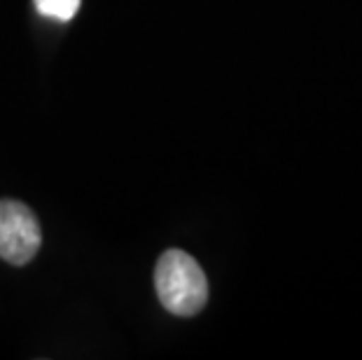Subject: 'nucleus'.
I'll use <instances>...</instances> for the list:
<instances>
[{"mask_svg":"<svg viewBox=\"0 0 362 360\" xmlns=\"http://www.w3.org/2000/svg\"><path fill=\"white\" fill-rule=\"evenodd\" d=\"M159 302L175 316H194L208 302V281L189 252L171 248L159 257L155 269Z\"/></svg>","mask_w":362,"mask_h":360,"instance_id":"1","label":"nucleus"},{"mask_svg":"<svg viewBox=\"0 0 362 360\" xmlns=\"http://www.w3.org/2000/svg\"><path fill=\"white\" fill-rule=\"evenodd\" d=\"M42 232L26 204L0 199V257L10 265H26L40 250Z\"/></svg>","mask_w":362,"mask_h":360,"instance_id":"2","label":"nucleus"},{"mask_svg":"<svg viewBox=\"0 0 362 360\" xmlns=\"http://www.w3.org/2000/svg\"><path fill=\"white\" fill-rule=\"evenodd\" d=\"M35 10L42 17L57 19V21H71L78 14L82 0H33Z\"/></svg>","mask_w":362,"mask_h":360,"instance_id":"3","label":"nucleus"}]
</instances>
